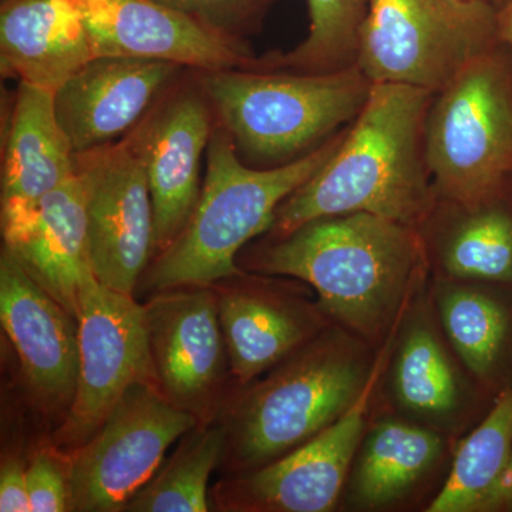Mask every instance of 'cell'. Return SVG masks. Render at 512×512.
<instances>
[{
    "mask_svg": "<svg viewBox=\"0 0 512 512\" xmlns=\"http://www.w3.org/2000/svg\"><path fill=\"white\" fill-rule=\"evenodd\" d=\"M433 96L404 84H372L333 157L279 205L269 231L274 238L318 218L357 212L413 228L426 220L436 197L424 158Z\"/></svg>",
    "mask_w": 512,
    "mask_h": 512,
    "instance_id": "6da1fadb",
    "label": "cell"
},
{
    "mask_svg": "<svg viewBox=\"0 0 512 512\" xmlns=\"http://www.w3.org/2000/svg\"><path fill=\"white\" fill-rule=\"evenodd\" d=\"M416 229L377 215L312 220L249 256L268 275L315 288L323 311L372 338L390 322L423 265Z\"/></svg>",
    "mask_w": 512,
    "mask_h": 512,
    "instance_id": "7a4b0ae2",
    "label": "cell"
},
{
    "mask_svg": "<svg viewBox=\"0 0 512 512\" xmlns=\"http://www.w3.org/2000/svg\"><path fill=\"white\" fill-rule=\"evenodd\" d=\"M345 131L292 163L256 168L242 161L217 123L205 154L200 200L183 232L148 265L141 278L148 291L211 286L241 274L242 249L271 231L279 205L328 163Z\"/></svg>",
    "mask_w": 512,
    "mask_h": 512,
    "instance_id": "3957f363",
    "label": "cell"
},
{
    "mask_svg": "<svg viewBox=\"0 0 512 512\" xmlns=\"http://www.w3.org/2000/svg\"><path fill=\"white\" fill-rule=\"evenodd\" d=\"M375 369L335 330L315 336L261 383L225 399L215 420L225 434L220 467L247 473L302 446L348 412Z\"/></svg>",
    "mask_w": 512,
    "mask_h": 512,
    "instance_id": "277c9868",
    "label": "cell"
},
{
    "mask_svg": "<svg viewBox=\"0 0 512 512\" xmlns=\"http://www.w3.org/2000/svg\"><path fill=\"white\" fill-rule=\"evenodd\" d=\"M217 123L244 163H292L353 123L372 82L353 64L329 73L227 69L194 72Z\"/></svg>",
    "mask_w": 512,
    "mask_h": 512,
    "instance_id": "5b68a950",
    "label": "cell"
},
{
    "mask_svg": "<svg viewBox=\"0 0 512 512\" xmlns=\"http://www.w3.org/2000/svg\"><path fill=\"white\" fill-rule=\"evenodd\" d=\"M424 158L436 195L473 208L512 177V73L497 50L468 64L434 94L424 121Z\"/></svg>",
    "mask_w": 512,
    "mask_h": 512,
    "instance_id": "8992f818",
    "label": "cell"
},
{
    "mask_svg": "<svg viewBox=\"0 0 512 512\" xmlns=\"http://www.w3.org/2000/svg\"><path fill=\"white\" fill-rule=\"evenodd\" d=\"M497 13L467 0H369L356 66L373 84L439 93L495 49Z\"/></svg>",
    "mask_w": 512,
    "mask_h": 512,
    "instance_id": "52a82bcc",
    "label": "cell"
},
{
    "mask_svg": "<svg viewBox=\"0 0 512 512\" xmlns=\"http://www.w3.org/2000/svg\"><path fill=\"white\" fill-rule=\"evenodd\" d=\"M198 424L157 384L128 387L92 439L64 457L69 511H123L157 473L168 448Z\"/></svg>",
    "mask_w": 512,
    "mask_h": 512,
    "instance_id": "ba28073f",
    "label": "cell"
},
{
    "mask_svg": "<svg viewBox=\"0 0 512 512\" xmlns=\"http://www.w3.org/2000/svg\"><path fill=\"white\" fill-rule=\"evenodd\" d=\"M79 377L72 406L57 430V446L74 450L92 439L128 387L157 384L146 308L133 295L84 278L77 308Z\"/></svg>",
    "mask_w": 512,
    "mask_h": 512,
    "instance_id": "9c48e42d",
    "label": "cell"
},
{
    "mask_svg": "<svg viewBox=\"0 0 512 512\" xmlns=\"http://www.w3.org/2000/svg\"><path fill=\"white\" fill-rule=\"evenodd\" d=\"M97 281L133 295L154 258V210L146 170L126 138L76 154Z\"/></svg>",
    "mask_w": 512,
    "mask_h": 512,
    "instance_id": "30bf717a",
    "label": "cell"
},
{
    "mask_svg": "<svg viewBox=\"0 0 512 512\" xmlns=\"http://www.w3.org/2000/svg\"><path fill=\"white\" fill-rule=\"evenodd\" d=\"M144 308L158 389L198 423L217 420L231 365L214 286L156 292Z\"/></svg>",
    "mask_w": 512,
    "mask_h": 512,
    "instance_id": "8fae6325",
    "label": "cell"
},
{
    "mask_svg": "<svg viewBox=\"0 0 512 512\" xmlns=\"http://www.w3.org/2000/svg\"><path fill=\"white\" fill-rule=\"evenodd\" d=\"M177 83L127 134L150 187L154 258L173 244L197 207L202 157L217 126L210 100L195 74L191 84L177 87Z\"/></svg>",
    "mask_w": 512,
    "mask_h": 512,
    "instance_id": "7c38bea8",
    "label": "cell"
},
{
    "mask_svg": "<svg viewBox=\"0 0 512 512\" xmlns=\"http://www.w3.org/2000/svg\"><path fill=\"white\" fill-rule=\"evenodd\" d=\"M372 379L356 403L302 446L265 466L232 474L211 490L217 511L325 512L332 510L360 444Z\"/></svg>",
    "mask_w": 512,
    "mask_h": 512,
    "instance_id": "4fadbf2b",
    "label": "cell"
},
{
    "mask_svg": "<svg viewBox=\"0 0 512 512\" xmlns=\"http://www.w3.org/2000/svg\"><path fill=\"white\" fill-rule=\"evenodd\" d=\"M89 30L94 55L138 57L191 72L258 69L247 40L198 22L156 0H72Z\"/></svg>",
    "mask_w": 512,
    "mask_h": 512,
    "instance_id": "5bb4252c",
    "label": "cell"
},
{
    "mask_svg": "<svg viewBox=\"0 0 512 512\" xmlns=\"http://www.w3.org/2000/svg\"><path fill=\"white\" fill-rule=\"evenodd\" d=\"M0 319L33 399L47 412L66 414L79 377V323L6 247L0 256Z\"/></svg>",
    "mask_w": 512,
    "mask_h": 512,
    "instance_id": "9a60e30c",
    "label": "cell"
},
{
    "mask_svg": "<svg viewBox=\"0 0 512 512\" xmlns=\"http://www.w3.org/2000/svg\"><path fill=\"white\" fill-rule=\"evenodd\" d=\"M184 70L160 60L93 57L55 92L57 119L74 153L107 146L130 133Z\"/></svg>",
    "mask_w": 512,
    "mask_h": 512,
    "instance_id": "2e32d148",
    "label": "cell"
},
{
    "mask_svg": "<svg viewBox=\"0 0 512 512\" xmlns=\"http://www.w3.org/2000/svg\"><path fill=\"white\" fill-rule=\"evenodd\" d=\"M5 247L77 319L79 293L92 271L82 180L74 175L33 210L2 222Z\"/></svg>",
    "mask_w": 512,
    "mask_h": 512,
    "instance_id": "e0dca14e",
    "label": "cell"
},
{
    "mask_svg": "<svg viewBox=\"0 0 512 512\" xmlns=\"http://www.w3.org/2000/svg\"><path fill=\"white\" fill-rule=\"evenodd\" d=\"M93 57L89 30L72 0H2L3 76L55 93Z\"/></svg>",
    "mask_w": 512,
    "mask_h": 512,
    "instance_id": "ac0fdd59",
    "label": "cell"
},
{
    "mask_svg": "<svg viewBox=\"0 0 512 512\" xmlns=\"http://www.w3.org/2000/svg\"><path fill=\"white\" fill-rule=\"evenodd\" d=\"M76 175V153L57 119L55 93L18 83L2 170V222L15 220Z\"/></svg>",
    "mask_w": 512,
    "mask_h": 512,
    "instance_id": "d6986e66",
    "label": "cell"
},
{
    "mask_svg": "<svg viewBox=\"0 0 512 512\" xmlns=\"http://www.w3.org/2000/svg\"><path fill=\"white\" fill-rule=\"evenodd\" d=\"M214 286L231 376L239 386L315 338V319L299 303L245 281L244 272Z\"/></svg>",
    "mask_w": 512,
    "mask_h": 512,
    "instance_id": "ffe728a7",
    "label": "cell"
},
{
    "mask_svg": "<svg viewBox=\"0 0 512 512\" xmlns=\"http://www.w3.org/2000/svg\"><path fill=\"white\" fill-rule=\"evenodd\" d=\"M512 493V387L458 450L430 512L487 510Z\"/></svg>",
    "mask_w": 512,
    "mask_h": 512,
    "instance_id": "44dd1931",
    "label": "cell"
},
{
    "mask_svg": "<svg viewBox=\"0 0 512 512\" xmlns=\"http://www.w3.org/2000/svg\"><path fill=\"white\" fill-rule=\"evenodd\" d=\"M443 454L433 431L403 421L376 424L362 447L353 476V493L365 507H382L402 498Z\"/></svg>",
    "mask_w": 512,
    "mask_h": 512,
    "instance_id": "7402d4cb",
    "label": "cell"
},
{
    "mask_svg": "<svg viewBox=\"0 0 512 512\" xmlns=\"http://www.w3.org/2000/svg\"><path fill=\"white\" fill-rule=\"evenodd\" d=\"M225 434L218 421L198 424L181 437L177 450L163 461L153 478L123 512H207L212 471L220 467Z\"/></svg>",
    "mask_w": 512,
    "mask_h": 512,
    "instance_id": "603a6c76",
    "label": "cell"
},
{
    "mask_svg": "<svg viewBox=\"0 0 512 512\" xmlns=\"http://www.w3.org/2000/svg\"><path fill=\"white\" fill-rule=\"evenodd\" d=\"M463 214L441 239V265L464 281L512 282V215L494 201Z\"/></svg>",
    "mask_w": 512,
    "mask_h": 512,
    "instance_id": "cb8c5ba5",
    "label": "cell"
},
{
    "mask_svg": "<svg viewBox=\"0 0 512 512\" xmlns=\"http://www.w3.org/2000/svg\"><path fill=\"white\" fill-rule=\"evenodd\" d=\"M309 32L301 45L286 53L259 57L256 70L329 73L356 64L360 32L369 0H306Z\"/></svg>",
    "mask_w": 512,
    "mask_h": 512,
    "instance_id": "d4e9b609",
    "label": "cell"
},
{
    "mask_svg": "<svg viewBox=\"0 0 512 512\" xmlns=\"http://www.w3.org/2000/svg\"><path fill=\"white\" fill-rule=\"evenodd\" d=\"M394 392L409 412L440 419L456 410L460 389L456 370L430 326L407 330L394 365Z\"/></svg>",
    "mask_w": 512,
    "mask_h": 512,
    "instance_id": "484cf974",
    "label": "cell"
},
{
    "mask_svg": "<svg viewBox=\"0 0 512 512\" xmlns=\"http://www.w3.org/2000/svg\"><path fill=\"white\" fill-rule=\"evenodd\" d=\"M439 308L458 356L476 375H490L503 355L510 328L501 303L471 286L447 285L440 289Z\"/></svg>",
    "mask_w": 512,
    "mask_h": 512,
    "instance_id": "4316f807",
    "label": "cell"
},
{
    "mask_svg": "<svg viewBox=\"0 0 512 512\" xmlns=\"http://www.w3.org/2000/svg\"><path fill=\"white\" fill-rule=\"evenodd\" d=\"M190 18L238 39L247 40L264 22L276 0H156Z\"/></svg>",
    "mask_w": 512,
    "mask_h": 512,
    "instance_id": "83f0119b",
    "label": "cell"
},
{
    "mask_svg": "<svg viewBox=\"0 0 512 512\" xmlns=\"http://www.w3.org/2000/svg\"><path fill=\"white\" fill-rule=\"evenodd\" d=\"M30 512L69 511V485L63 457L40 451L28 466Z\"/></svg>",
    "mask_w": 512,
    "mask_h": 512,
    "instance_id": "f1b7e54d",
    "label": "cell"
},
{
    "mask_svg": "<svg viewBox=\"0 0 512 512\" xmlns=\"http://www.w3.org/2000/svg\"><path fill=\"white\" fill-rule=\"evenodd\" d=\"M28 468L18 457L3 460L0 470V511L28 512L30 500L28 490Z\"/></svg>",
    "mask_w": 512,
    "mask_h": 512,
    "instance_id": "f546056e",
    "label": "cell"
},
{
    "mask_svg": "<svg viewBox=\"0 0 512 512\" xmlns=\"http://www.w3.org/2000/svg\"><path fill=\"white\" fill-rule=\"evenodd\" d=\"M498 36L500 42H504L510 49L511 73H512V0H507L497 13Z\"/></svg>",
    "mask_w": 512,
    "mask_h": 512,
    "instance_id": "4dcf8cb0",
    "label": "cell"
},
{
    "mask_svg": "<svg viewBox=\"0 0 512 512\" xmlns=\"http://www.w3.org/2000/svg\"><path fill=\"white\" fill-rule=\"evenodd\" d=\"M467 2H481L487 3V5L494 6V8L500 9L507 0H467Z\"/></svg>",
    "mask_w": 512,
    "mask_h": 512,
    "instance_id": "1f68e13d",
    "label": "cell"
}]
</instances>
